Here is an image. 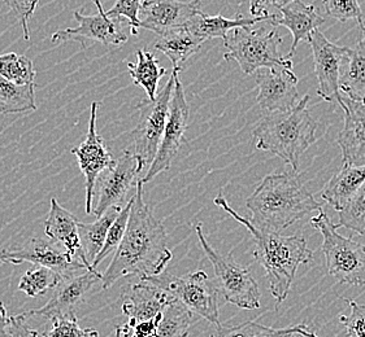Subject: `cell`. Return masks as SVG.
I'll return each instance as SVG.
<instances>
[{
  "label": "cell",
  "instance_id": "1",
  "mask_svg": "<svg viewBox=\"0 0 365 337\" xmlns=\"http://www.w3.org/2000/svg\"><path fill=\"white\" fill-rule=\"evenodd\" d=\"M143 184L142 181L137 184L124 239L103 274V289H110L125 277L159 275L173 257L165 228L143 200Z\"/></svg>",
  "mask_w": 365,
  "mask_h": 337
},
{
  "label": "cell",
  "instance_id": "2",
  "mask_svg": "<svg viewBox=\"0 0 365 337\" xmlns=\"http://www.w3.org/2000/svg\"><path fill=\"white\" fill-rule=\"evenodd\" d=\"M213 203L249 230L256 244L254 257L263 266L269 279L270 294L277 302L285 301L298 267L309 264L314 258V252L308 248L307 240L302 236H284L281 232L256 228L252 220L238 214L227 204L222 192H220Z\"/></svg>",
  "mask_w": 365,
  "mask_h": 337
},
{
  "label": "cell",
  "instance_id": "3",
  "mask_svg": "<svg viewBox=\"0 0 365 337\" xmlns=\"http://www.w3.org/2000/svg\"><path fill=\"white\" fill-rule=\"evenodd\" d=\"M246 206L256 228L272 232H282L309 213L322 209L294 170L265 176L246 200Z\"/></svg>",
  "mask_w": 365,
  "mask_h": 337
},
{
  "label": "cell",
  "instance_id": "4",
  "mask_svg": "<svg viewBox=\"0 0 365 337\" xmlns=\"http://www.w3.org/2000/svg\"><path fill=\"white\" fill-rule=\"evenodd\" d=\"M309 96L302 97L297 107L287 112H273L255 126L256 148L270 152L298 171L302 154L316 141L317 122L308 110Z\"/></svg>",
  "mask_w": 365,
  "mask_h": 337
},
{
  "label": "cell",
  "instance_id": "5",
  "mask_svg": "<svg viewBox=\"0 0 365 337\" xmlns=\"http://www.w3.org/2000/svg\"><path fill=\"white\" fill-rule=\"evenodd\" d=\"M282 38L278 36L276 26L254 29L252 26L233 29L224 39L227 52L224 53L225 61H237L245 74L255 73L262 68L285 66L292 69V60L279 53Z\"/></svg>",
  "mask_w": 365,
  "mask_h": 337
},
{
  "label": "cell",
  "instance_id": "6",
  "mask_svg": "<svg viewBox=\"0 0 365 337\" xmlns=\"http://www.w3.org/2000/svg\"><path fill=\"white\" fill-rule=\"evenodd\" d=\"M311 225L322 236V250L329 275L342 284L365 286V244L344 237L336 231V223L322 209Z\"/></svg>",
  "mask_w": 365,
  "mask_h": 337
},
{
  "label": "cell",
  "instance_id": "7",
  "mask_svg": "<svg viewBox=\"0 0 365 337\" xmlns=\"http://www.w3.org/2000/svg\"><path fill=\"white\" fill-rule=\"evenodd\" d=\"M178 70H181V68H173L168 83L155 100L147 99L137 105L140 114L138 125L133 130V148L130 151L137 156L143 171L150 168L160 147L175 90V73Z\"/></svg>",
  "mask_w": 365,
  "mask_h": 337
},
{
  "label": "cell",
  "instance_id": "8",
  "mask_svg": "<svg viewBox=\"0 0 365 337\" xmlns=\"http://www.w3.org/2000/svg\"><path fill=\"white\" fill-rule=\"evenodd\" d=\"M195 231L202 250L215 269L217 288L225 301L243 310L260 308V291L250 267L235 262L232 253L224 257L213 250L205 239L202 223L195 226Z\"/></svg>",
  "mask_w": 365,
  "mask_h": 337
},
{
  "label": "cell",
  "instance_id": "9",
  "mask_svg": "<svg viewBox=\"0 0 365 337\" xmlns=\"http://www.w3.org/2000/svg\"><path fill=\"white\" fill-rule=\"evenodd\" d=\"M146 279L181 302L194 316L203 318L215 327L221 326L219 288L212 283L205 272L199 270L185 277H175L164 272Z\"/></svg>",
  "mask_w": 365,
  "mask_h": 337
},
{
  "label": "cell",
  "instance_id": "10",
  "mask_svg": "<svg viewBox=\"0 0 365 337\" xmlns=\"http://www.w3.org/2000/svg\"><path fill=\"white\" fill-rule=\"evenodd\" d=\"M142 173L143 170L137 156L130 149L124 151L115 166L106 170L104 176L96 182V203L93 206V214L96 218L113 206L123 208L130 200L126 201L129 193L137 190Z\"/></svg>",
  "mask_w": 365,
  "mask_h": 337
},
{
  "label": "cell",
  "instance_id": "11",
  "mask_svg": "<svg viewBox=\"0 0 365 337\" xmlns=\"http://www.w3.org/2000/svg\"><path fill=\"white\" fill-rule=\"evenodd\" d=\"M180 72L181 70L175 73V90L170 100L168 121L161 139L160 147L146 174L140 178V181L145 184L170 168L180 148L182 147L185 143V132L189 124L190 108L185 97L182 83L180 80Z\"/></svg>",
  "mask_w": 365,
  "mask_h": 337
},
{
  "label": "cell",
  "instance_id": "12",
  "mask_svg": "<svg viewBox=\"0 0 365 337\" xmlns=\"http://www.w3.org/2000/svg\"><path fill=\"white\" fill-rule=\"evenodd\" d=\"M99 104H91L90 121H88V135L85 141L78 147L72 148V154L76 156L81 171L85 176V191H86V213H93L94 196H96V182L106 170L115 166L116 160L112 157L110 151L104 143L102 137L96 132V116Z\"/></svg>",
  "mask_w": 365,
  "mask_h": 337
},
{
  "label": "cell",
  "instance_id": "13",
  "mask_svg": "<svg viewBox=\"0 0 365 337\" xmlns=\"http://www.w3.org/2000/svg\"><path fill=\"white\" fill-rule=\"evenodd\" d=\"M314 53L317 95L328 103H341V70L350 48L331 43L319 29L314 30L309 42Z\"/></svg>",
  "mask_w": 365,
  "mask_h": 337
},
{
  "label": "cell",
  "instance_id": "14",
  "mask_svg": "<svg viewBox=\"0 0 365 337\" xmlns=\"http://www.w3.org/2000/svg\"><path fill=\"white\" fill-rule=\"evenodd\" d=\"M24 262L50 267L60 272L64 278L74 275L80 270H88L85 264L74 260L60 244L39 237H33L16 250H0V264H20Z\"/></svg>",
  "mask_w": 365,
  "mask_h": 337
},
{
  "label": "cell",
  "instance_id": "15",
  "mask_svg": "<svg viewBox=\"0 0 365 337\" xmlns=\"http://www.w3.org/2000/svg\"><path fill=\"white\" fill-rule=\"evenodd\" d=\"M256 100L268 113L287 112L299 103L298 78L290 68H262L255 72Z\"/></svg>",
  "mask_w": 365,
  "mask_h": 337
},
{
  "label": "cell",
  "instance_id": "16",
  "mask_svg": "<svg viewBox=\"0 0 365 337\" xmlns=\"http://www.w3.org/2000/svg\"><path fill=\"white\" fill-rule=\"evenodd\" d=\"M103 274L94 270H86L81 275L66 277L60 282L51 300L44 306L26 311L25 316H42L47 321H51L58 316H76V310L85 302L88 294L91 292L96 283L102 282Z\"/></svg>",
  "mask_w": 365,
  "mask_h": 337
},
{
  "label": "cell",
  "instance_id": "17",
  "mask_svg": "<svg viewBox=\"0 0 365 337\" xmlns=\"http://www.w3.org/2000/svg\"><path fill=\"white\" fill-rule=\"evenodd\" d=\"M73 16L78 26L73 29L58 30L51 37L52 43L74 41L83 48H88V42L104 46H123L128 42V37L121 30V18H110L106 14L83 15L80 11H74Z\"/></svg>",
  "mask_w": 365,
  "mask_h": 337
},
{
  "label": "cell",
  "instance_id": "18",
  "mask_svg": "<svg viewBox=\"0 0 365 337\" xmlns=\"http://www.w3.org/2000/svg\"><path fill=\"white\" fill-rule=\"evenodd\" d=\"M200 0H143L140 9V28L154 31L160 37L186 28L202 12Z\"/></svg>",
  "mask_w": 365,
  "mask_h": 337
},
{
  "label": "cell",
  "instance_id": "19",
  "mask_svg": "<svg viewBox=\"0 0 365 337\" xmlns=\"http://www.w3.org/2000/svg\"><path fill=\"white\" fill-rule=\"evenodd\" d=\"M120 300L123 314L129 318L128 323L133 324L159 316L173 297L151 280L140 278L137 283L123 288Z\"/></svg>",
  "mask_w": 365,
  "mask_h": 337
},
{
  "label": "cell",
  "instance_id": "20",
  "mask_svg": "<svg viewBox=\"0 0 365 337\" xmlns=\"http://www.w3.org/2000/svg\"><path fill=\"white\" fill-rule=\"evenodd\" d=\"M339 107L344 112V126L336 143L344 164L365 165V103L341 92Z\"/></svg>",
  "mask_w": 365,
  "mask_h": 337
},
{
  "label": "cell",
  "instance_id": "21",
  "mask_svg": "<svg viewBox=\"0 0 365 337\" xmlns=\"http://www.w3.org/2000/svg\"><path fill=\"white\" fill-rule=\"evenodd\" d=\"M78 223L80 222L72 213L60 205L56 198H51L50 213L47 220H44V234L53 242L60 244L74 260L85 264L88 270H94L96 267H93V264L88 262L82 250Z\"/></svg>",
  "mask_w": 365,
  "mask_h": 337
},
{
  "label": "cell",
  "instance_id": "22",
  "mask_svg": "<svg viewBox=\"0 0 365 337\" xmlns=\"http://www.w3.org/2000/svg\"><path fill=\"white\" fill-rule=\"evenodd\" d=\"M279 15L274 16V20L270 25L273 26H284L290 30L292 34V44L289 58L294 56L297 47L302 41L309 42L312 31L319 29L325 22V18L319 15L317 9L312 4H304L302 0H294L281 8Z\"/></svg>",
  "mask_w": 365,
  "mask_h": 337
},
{
  "label": "cell",
  "instance_id": "23",
  "mask_svg": "<svg viewBox=\"0 0 365 337\" xmlns=\"http://www.w3.org/2000/svg\"><path fill=\"white\" fill-rule=\"evenodd\" d=\"M365 182V165L344 164L342 168L330 178L322 192V200L336 212L344 210Z\"/></svg>",
  "mask_w": 365,
  "mask_h": 337
},
{
  "label": "cell",
  "instance_id": "24",
  "mask_svg": "<svg viewBox=\"0 0 365 337\" xmlns=\"http://www.w3.org/2000/svg\"><path fill=\"white\" fill-rule=\"evenodd\" d=\"M274 16H260V17H252V18H245L241 15L237 16L235 18H227L224 16H210L205 14L203 11L199 12L192 20H191L186 28L197 33V36L205 38V41L212 38H222L225 39L227 34L237 28H245V26H254L257 22H268L272 23L274 20Z\"/></svg>",
  "mask_w": 365,
  "mask_h": 337
},
{
  "label": "cell",
  "instance_id": "25",
  "mask_svg": "<svg viewBox=\"0 0 365 337\" xmlns=\"http://www.w3.org/2000/svg\"><path fill=\"white\" fill-rule=\"evenodd\" d=\"M341 91L346 95L365 103V28L358 44L350 48L346 64L341 70Z\"/></svg>",
  "mask_w": 365,
  "mask_h": 337
},
{
  "label": "cell",
  "instance_id": "26",
  "mask_svg": "<svg viewBox=\"0 0 365 337\" xmlns=\"http://www.w3.org/2000/svg\"><path fill=\"white\" fill-rule=\"evenodd\" d=\"M205 38L197 36L189 28L175 30L160 37L155 43V50L163 52L172 63L173 68H182L185 61L195 55L205 44Z\"/></svg>",
  "mask_w": 365,
  "mask_h": 337
},
{
  "label": "cell",
  "instance_id": "27",
  "mask_svg": "<svg viewBox=\"0 0 365 337\" xmlns=\"http://www.w3.org/2000/svg\"><path fill=\"white\" fill-rule=\"evenodd\" d=\"M121 209L123 208L113 206L102 214L99 218H96L94 223H82V222L78 223L81 245L90 264H94L96 257L103 250L110 228L116 220L117 215L121 212Z\"/></svg>",
  "mask_w": 365,
  "mask_h": 337
},
{
  "label": "cell",
  "instance_id": "28",
  "mask_svg": "<svg viewBox=\"0 0 365 337\" xmlns=\"http://www.w3.org/2000/svg\"><path fill=\"white\" fill-rule=\"evenodd\" d=\"M126 65L133 83L143 88L150 100H155L158 96L159 82L167 74V69L159 65L154 53L145 50H138L137 61L128 63Z\"/></svg>",
  "mask_w": 365,
  "mask_h": 337
},
{
  "label": "cell",
  "instance_id": "29",
  "mask_svg": "<svg viewBox=\"0 0 365 337\" xmlns=\"http://www.w3.org/2000/svg\"><path fill=\"white\" fill-rule=\"evenodd\" d=\"M298 333L317 337L316 332L309 330L307 324L302 323L298 326H292L289 328H270L260 323H242L238 326H220L212 332L210 337H294Z\"/></svg>",
  "mask_w": 365,
  "mask_h": 337
},
{
  "label": "cell",
  "instance_id": "30",
  "mask_svg": "<svg viewBox=\"0 0 365 337\" xmlns=\"http://www.w3.org/2000/svg\"><path fill=\"white\" fill-rule=\"evenodd\" d=\"M37 110L36 85H17L0 75V114Z\"/></svg>",
  "mask_w": 365,
  "mask_h": 337
},
{
  "label": "cell",
  "instance_id": "31",
  "mask_svg": "<svg viewBox=\"0 0 365 337\" xmlns=\"http://www.w3.org/2000/svg\"><path fill=\"white\" fill-rule=\"evenodd\" d=\"M194 314L175 299L163 310L159 337H189Z\"/></svg>",
  "mask_w": 365,
  "mask_h": 337
},
{
  "label": "cell",
  "instance_id": "32",
  "mask_svg": "<svg viewBox=\"0 0 365 337\" xmlns=\"http://www.w3.org/2000/svg\"><path fill=\"white\" fill-rule=\"evenodd\" d=\"M63 279L64 277L60 272L46 266L34 264L20 279L19 289L29 297H37L41 294H47L51 289H55Z\"/></svg>",
  "mask_w": 365,
  "mask_h": 337
},
{
  "label": "cell",
  "instance_id": "33",
  "mask_svg": "<svg viewBox=\"0 0 365 337\" xmlns=\"http://www.w3.org/2000/svg\"><path fill=\"white\" fill-rule=\"evenodd\" d=\"M0 75L17 85H29L36 81L33 61L16 52L0 55Z\"/></svg>",
  "mask_w": 365,
  "mask_h": 337
},
{
  "label": "cell",
  "instance_id": "34",
  "mask_svg": "<svg viewBox=\"0 0 365 337\" xmlns=\"http://www.w3.org/2000/svg\"><path fill=\"white\" fill-rule=\"evenodd\" d=\"M339 220L336 228H344L365 236V182L359 188L344 210L338 212Z\"/></svg>",
  "mask_w": 365,
  "mask_h": 337
},
{
  "label": "cell",
  "instance_id": "35",
  "mask_svg": "<svg viewBox=\"0 0 365 337\" xmlns=\"http://www.w3.org/2000/svg\"><path fill=\"white\" fill-rule=\"evenodd\" d=\"M135 193V192H134ZM133 203H134V195H133L130 200L123 206L121 212L117 215L116 220L112 223V226L110 228L108 235H107V239L104 242V247L101 250V253L96 257V261L93 266L96 267L98 264H101L103 262V260L106 257L110 255L112 252H116L117 248L120 247V244L124 239L125 232H126V228H128V223H129V217H130V210H132Z\"/></svg>",
  "mask_w": 365,
  "mask_h": 337
},
{
  "label": "cell",
  "instance_id": "36",
  "mask_svg": "<svg viewBox=\"0 0 365 337\" xmlns=\"http://www.w3.org/2000/svg\"><path fill=\"white\" fill-rule=\"evenodd\" d=\"M325 12L338 21L356 20L360 29H364V17L358 0H322Z\"/></svg>",
  "mask_w": 365,
  "mask_h": 337
},
{
  "label": "cell",
  "instance_id": "37",
  "mask_svg": "<svg viewBox=\"0 0 365 337\" xmlns=\"http://www.w3.org/2000/svg\"><path fill=\"white\" fill-rule=\"evenodd\" d=\"M51 324L39 337H90L93 328H81L77 316H58L50 321Z\"/></svg>",
  "mask_w": 365,
  "mask_h": 337
},
{
  "label": "cell",
  "instance_id": "38",
  "mask_svg": "<svg viewBox=\"0 0 365 337\" xmlns=\"http://www.w3.org/2000/svg\"><path fill=\"white\" fill-rule=\"evenodd\" d=\"M143 0H117L116 4L106 12L107 17L110 18H123L129 21L130 33L133 36H138L140 29V9Z\"/></svg>",
  "mask_w": 365,
  "mask_h": 337
},
{
  "label": "cell",
  "instance_id": "39",
  "mask_svg": "<svg viewBox=\"0 0 365 337\" xmlns=\"http://www.w3.org/2000/svg\"><path fill=\"white\" fill-rule=\"evenodd\" d=\"M350 305V316H339L347 337H365V306L352 299H344Z\"/></svg>",
  "mask_w": 365,
  "mask_h": 337
},
{
  "label": "cell",
  "instance_id": "40",
  "mask_svg": "<svg viewBox=\"0 0 365 337\" xmlns=\"http://www.w3.org/2000/svg\"><path fill=\"white\" fill-rule=\"evenodd\" d=\"M7 6L21 25L24 39L30 41L29 20L34 15L39 0H1Z\"/></svg>",
  "mask_w": 365,
  "mask_h": 337
},
{
  "label": "cell",
  "instance_id": "41",
  "mask_svg": "<svg viewBox=\"0 0 365 337\" xmlns=\"http://www.w3.org/2000/svg\"><path fill=\"white\" fill-rule=\"evenodd\" d=\"M163 313L154 316L151 319L142 321V322L125 323L118 326L123 337H159V326H160Z\"/></svg>",
  "mask_w": 365,
  "mask_h": 337
},
{
  "label": "cell",
  "instance_id": "42",
  "mask_svg": "<svg viewBox=\"0 0 365 337\" xmlns=\"http://www.w3.org/2000/svg\"><path fill=\"white\" fill-rule=\"evenodd\" d=\"M294 0H250V12L252 17L277 15L279 9Z\"/></svg>",
  "mask_w": 365,
  "mask_h": 337
},
{
  "label": "cell",
  "instance_id": "43",
  "mask_svg": "<svg viewBox=\"0 0 365 337\" xmlns=\"http://www.w3.org/2000/svg\"><path fill=\"white\" fill-rule=\"evenodd\" d=\"M39 333L41 332L30 327L28 316H25V313L9 316L8 337H39Z\"/></svg>",
  "mask_w": 365,
  "mask_h": 337
},
{
  "label": "cell",
  "instance_id": "44",
  "mask_svg": "<svg viewBox=\"0 0 365 337\" xmlns=\"http://www.w3.org/2000/svg\"><path fill=\"white\" fill-rule=\"evenodd\" d=\"M8 326H9V316L7 309L4 308L3 302L0 301V337H8Z\"/></svg>",
  "mask_w": 365,
  "mask_h": 337
},
{
  "label": "cell",
  "instance_id": "45",
  "mask_svg": "<svg viewBox=\"0 0 365 337\" xmlns=\"http://www.w3.org/2000/svg\"><path fill=\"white\" fill-rule=\"evenodd\" d=\"M91 1L96 4L98 11H99V14H106V11H104V8H103L102 1H101V0H91Z\"/></svg>",
  "mask_w": 365,
  "mask_h": 337
},
{
  "label": "cell",
  "instance_id": "46",
  "mask_svg": "<svg viewBox=\"0 0 365 337\" xmlns=\"http://www.w3.org/2000/svg\"><path fill=\"white\" fill-rule=\"evenodd\" d=\"M115 337H123V335H121V331L118 328V326H117L116 330H115Z\"/></svg>",
  "mask_w": 365,
  "mask_h": 337
},
{
  "label": "cell",
  "instance_id": "47",
  "mask_svg": "<svg viewBox=\"0 0 365 337\" xmlns=\"http://www.w3.org/2000/svg\"><path fill=\"white\" fill-rule=\"evenodd\" d=\"M90 337H101L99 336V333H98V331H93V333H91V336Z\"/></svg>",
  "mask_w": 365,
  "mask_h": 337
},
{
  "label": "cell",
  "instance_id": "48",
  "mask_svg": "<svg viewBox=\"0 0 365 337\" xmlns=\"http://www.w3.org/2000/svg\"><path fill=\"white\" fill-rule=\"evenodd\" d=\"M294 337H311L308 336V335H303V333H298V335H295Z\"/></svg>",
  "mask_w": 365,
  "mask_h": 337
}]
</instances>
